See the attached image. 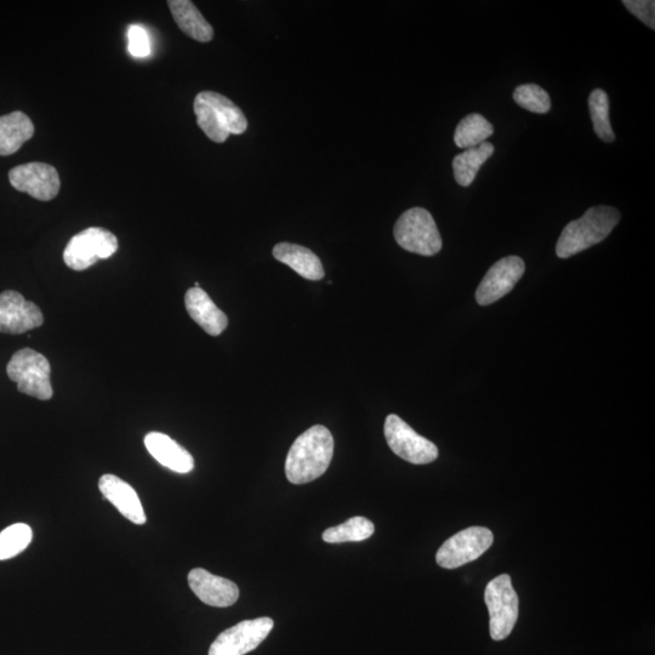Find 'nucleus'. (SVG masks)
<instances>
[{
	"label": "nucleus",
	"mask_w": 655,
	"mask_h": 655,
	"mask_svg": "<svg viewBox=\"0 0 655 655\" xmlns=\"http://www.w3.org/2000/svg\"><path fill=\"white\" fill-rule=\"evenodd\" d=\"M145 446L148 453L155 458L159 464L176 474H189L195 469V459L190 452L173 438L161 434V432H150L145 437Z\"/></svg>",
	"instance_id": "16"
},
{
	"label": "nucleus",
	"mask_w": 655,
	"mask_h": 655,
	"mask_svg": "<svg viewBox=\"0 0 655 655\" xmlns=\"http://www.w3.org/2000/svg\"><path fill=\"white\" fill-rule=\"evenodd\" d=\"M589 108L595 133L602 141L615 140L611 118H609V99L605 90L595 89L589 96Z\"/></svg>",
	"instance_id": "24"
},
{
	"label": "nucleus",
	"mask_w": 655,
	"mask_h": 655,
	"mask_svg": "<svg viewBox=\"0 0 655 655\" xmlns=\"http://www.w3.org/2000/svg\"><path fill=\"white\" fill-rule=\"evenodd\" d=\"M619 221L620 213L613 207L600 205L586 210L582 218L569 222L563 229L556 246L558 258H571L605 241Z\"/></svg>",
	"instance_id": "2"
},
{
	"label": "nucleus",
	"mask_w": 655,
	"mask_h": 655,
	"mask_svg": "<svg viewBox=\"0 0 655 655\" xmlns=\"http://www.w3.org/2000/svg\"><path fill=\"white\" fill-rule=\"evenodd\" d=\"M334 454V438L326 426L316 425L296 438L286 460V476L305 484L326 474Z\"/></svg>",
	"instance_id": "1"
},
{
	"label": "nucleus",
	"mask_w": 655,
	"mask_h": 655,
	"mask_svg": "<svg viewBox=\"0 0 655 655\" xmlns=\"http://www.w3.org/2000/svg\"><path fill=\"white\" fill-rule=\"evenodd\" d=\"M189 585L199 600L208 606L231 607L239 598V589L235 583L203 568L192 569L189 573Z\"/></svg>",
	"instance_id": "14"
},
{
	"label": "nucleus",
	"mask_w": 655,
	"mask_h": 655,
	"mask_svg": "<svg viewBox=\"0 0 655 655\" xmlns=\"http://www.w3.org/2000/svg\"><path fill=\"white\" fill-rule=\"evenodd\" d=\"M129 51L135 58H146L151 54L150 37L144 27L134 25L129 28Z\"/></svg>",
	"instance_id": "27"
},
{
	"label": "nucleus",
	"mask_w": 655,
	"mask_h": 655,
	"mask_svg": "<svg viewBox=\"0 0 655 655\" xmlns=\"http://www.w3.org/2000/svg\"><path fill=\"white\" fill-rule=\"evenodd\" d=\"M526 272L524 261L518 256H506L495 262L486 273L476 292L478 305L488 306L504 298Z\"/></svg>",
	"instance_id": "12"
},
{
	"label": "nucleus",
	"mask_w": 655,
	"mask_h": 655,
	"mask_svg": "<svg viewBox=\"0 0 655 655\" xmlns=\"http://www.w3.org/2000/svg\"><path fill=\"white\" fill-rule=\"evenodd\" d=\"M514 100L524 110L538 115H545L551 108L549 94L537 84H523L517 87L514 91Z\"/></svg>",
	"instance_id": "26"
},
{
	"label": "nucleus",
	"mask_w": 655,
	"mask_h": 655,
	"mask_svg": "<svg viewBox=\"0 0 655 655\" xmlns=\"http://www.w3.org/2000/svg\"><path fill=\"white\" fill-rule=\"evenodd\" d=\"M494 133V128L478 113L466 116L461 119L457 129H455L454 142L459 148H474L486 142Z\"/></svg>",
	"instance_id": "22"
},
{
	"label": "nucleus",
	"mask_w": 655,
	"mask_h": 655,
	"mask_svg": "<svg viewBox=\"0 0 655 655\" xmlns=\"http://www.w3.org/2000/svg\"><path fill=\"white\" fill-rule=\"evenodd\" d=\"M9 181L16 191L27 193L41 202L54 199L61 187L58 170L42 162L22 164L11 169Z\"/></svg>",
	"instance_id": "11"
},
{
	"label": "nucleus",
	"mask_w": 655,
	"mask_h": 655,
	"mask_svg": "<svg viewBox=\"0 0 655 655\" xmlns=\"http://www.w3.org/2000/svg\"><path fill=\"white\" fill-rule=\"evenodd\" d=\"M169 9L172 11L176 25L180 30L197 42L209 43L213 41L214 30L212 25L204 19L201 11L190 0H170Z\"/></svg>",
	"instance_id": "19"
},
{
	"label": "nucleus",
	"mask_w": 655,
	"mask_h": 655,
	"mask_svg": "<svg viewBox=\"0 0 655 655\" xmlns=\"http://www.w3.org/2000/svg\"><path fill=\"white\" fill-rule=\"evenodd\" d=\"M275 626L271 618L244 620L221 632L209 648V655H246L258 648Z\"/></svg>",
	"instance_id": "10"
},
{
	"label": "nucleus",
	"mask_w": 655,
	"mask_h": 655,
	"mask_svg": "<svg viewBox=\"0 0 655 655\" xmlns=\"http://www.w3.org/2000/svg\"><path fill=\"white\" fill-rule=\"evenodd\" d=\"M44 316L39 307L15 290L0 294V333L19 335L41 327Z\"/></svg>",
	"instance_id": "13"
},
{
	"label": "nucleus",
	"mask_w": 655,
	"mask_h": 655,
	"mask_svg": "<svg viewBox=\"0 0 655 655\" xmlns=\"http://www.w3.org/2000/svg\"><path fill=\"white\" fill-rule=\"evenodd\" d=\"M99 489L105 499L115 506L119 514L135 524H145L147 517L138 493L127 482L115 475L100 478Z\"/></svg>",
	"instance_id": "15"
},
{
	"label": "nucleus",
	"mask_w": 655,
	"mask_h": 655,
	"mask_svg": "<svg viewBox=\"0 0 655 655\" xmlns=\"http://www.w3.org/2000/svg\"><path fill=\"white\" fill-rule=\"evenodd\" d=\"M484 601L489 611L492 639H508L518 619V596L509 574H501L489 582L484 591Z\"/></svg>",
	"instance_id": "6"
},
{
	"label": "nucleus",
	"mask_w": 655,
	"mask_h": 655,
	"mask_svg": "<svg viewBox=\"0 0 655 655\" xmlns=\"http://www.w3.org/2000/svg\"><path fill=\"white\" fill-rule=\"evenodd\" d=\"M493 541V533L486 527L466 528L444 541L436 555L438 566L454 569L467 565L491 548Z\"/></svg>",
	"instance_id": "9"
},
{
	"label": "nucleus",
	"mask_w": 655,
	"mask_h": 655,
	"mask_svg": "<svg viewBox=\"0 0 655 655\" xmlns=\"http://www.w3.org/2000/svg\"><path fill=\"white\" fill-rule=\"evenodd\" d=\"M384 432L391 451L410 464H430L438 458L436 444L417 434L396 414L386 418Z\"/></svg>",
	"instance_id": "8"
},
{
	"label": "nucleus",
	"mask_w": 655,
	"mask_h": 655,
	"mask_svg": "<svg viewBox=\"0 0 655 655\" xmlns=\"http://www.w3.org/2000/svg\"><path fill=\"white\" fill-rule=\"evenodd\" d=\"M494 146L483 142L480 146L467 148L453 159L454 178L463 187L470 186L476 179L478 170L493 156Z\"/></svg>",
	"instance_id": "21"
},
{
	"label": "nucleus",
	"mask_w": 655,
	"mask_h": 655,
	"mask_svg": "<svg viewBox=\"0 0 655 655\" xmlns=\"http://www.w3.org/2000/svg\"><path fill=\"white\" fill-rule=\"evenodd\" d=\"M118 239L112 232L102 227H89L79 232L68 242L65 252V264L73 271L89 269L99 260H106L115 255Z\"/></svg>",
	"instance_id": "7"
},
{
	"label": "nucleus",
	"mask_w": 655,
	"mask_h": 655,
	"mask_svg": "<svg viewBox=\"0 0 655 655\" xmlns=\"http://www.w3.org/2000/svg\"><path fill=\"white\" fill-rule=\"evenodd\" d=\"M275 259L309 281H320L326 275L322 261L309 248L293 243H278L272 252Z\"/></svg>",
	"instance_id": "18"
},
{
	"label": "nucleus",
	"mask_w": 655,
	"mask_h": 655,
	"mask_svg": "<svg viewBox=\"0 0 655 655\" xmlns=\"http://www.w3.org/2000/svg\"><path fill=\"white\" fill-rule=\"evenodd\" d=\"M398 246L407 252L434 256L441 252L442 238L434 216L424 208L404 212L393 229Z\"/></svg>",
	"instance_id": "4"
},
{
	"label": "nucleus",
	"mask_w": 655,
	"mask_h": 655,
	"mask_svg": "<svg viewBox=\"0 0 655 655\" xmlns=\"http://www.w3.org/2000/svg\"><path fill=\"white\" fill-rule=\"evenodd\" d=\"M195 113L198 127L216 144H224L230 135H242L248 121L241 108L215 91H202L196 96Z\"/></svg>",
	"instance_id": "3"
},
{
	"label": "nucleus",
	"mask_w": 655,
	"mask_h": 655,
	"mask_svg": "<svg viewBox=\"0 0 655 655\" xmlns=\"http://www.w3.org/2000/svg\"><path fill=\"white\" fill-rule=\"evenodd\" d=\"M185 306L192 320L209 335L219 336L229 324V318L202 288L193 287L187 290Z\"/></svg>",
	"instance_id": "17"
},
{
	"label": "nucleus",
	"mask_w": 655,
	"mask_h": 655,
	"mask_svg": "<svg viewBox=\"0 0 655 655\" xmlns=\"http://www.w3.org/2000/svg\"><path fill=\"white\" fill-rule=\"evenodd\" d=\"M7 373L17 384V390L27 396L49 401L54 395L50 363L42 353L32 349L17 351L8 363Z\"/></svg>",
	"instance_id": "5"
},
{
	"label": "nucleus",
	"mask_w": 655,
	"mask_h": 655,
	"mask_svg": "<svg viewBox=\"0 0 655 655\" xmlns=\"http://www.w3.org/2000/svg\"><path fill=\"white\" fill-rule=\"evenodd\" d=\"M33 539L30 526L25 523H15L0 533V561H7L28 548Z\"/></svg>",
	"instance_id": "25"
},
{
	"label": "nucleus",
	"mask_w": 655,
	"mask_h": 655,
	"mask_svg": "<svg viewBox=\"0 0 655 655\" xmlns=\"http://www.w3.org/2000/svg\"><path fill=\"white\" fill-rule=\"evenodd\" d=\"M375 532L374 523L366 517H351L340 526L328 528L323 533V540L329 544L349 543V541L367 540Z\"/></svg>",
	"instance_id": "23"
},
{
	"label": "nucleus",
	"mask_w": 655,
	"mask_h": 655,
	"mask_svg": "<svg viewBox=\"0 0 655 655\" xmlns=\"http://www.w3.org/2000/svg\"><path fill=\"white\" fill-rule=\"evenodd\" d=\"M623 4L632 15H635L643 24L654 30L655 3L653 0H624Z\"/></svg>",
	"instance_id": "28"
},
{
	"label": "nucleus",
	"mask_w": 655,
	"mask_h": 655,
	"mask_svg": "<svg viewBox=\"0 0 655 655\" xmlns=\"http://www.w3.org/2000/svg\"><path fill=\"white\" fill-rule=\"evenodd\" d=\"M33 135V122L24 112L0 117V156L14 155Z\"/></svg>",
	"instance_id": "20"
}]
</instances>
